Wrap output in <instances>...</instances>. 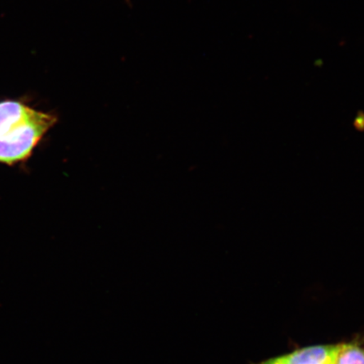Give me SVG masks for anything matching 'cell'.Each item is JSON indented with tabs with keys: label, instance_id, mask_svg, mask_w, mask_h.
Returning <instances> with one entry per match:
<instances>
[{
	"label": "cell",
	"instance_id": "1",
	"mask_svg": "<svg viewBox=\"0 0 364 364\" xmlns=\"http://www.w3.org/2000/svg\"><path fill=\"white\" fill-rule=\"evenodd\" d=\"M56 122L55 117L38 111L31 119L0 136V163L15 165L26 161Z\"/></svg>",
	"mask_w": 364,
	"mask_h": 364
},
{
	"label": "cell",
	"instance_id": "2",
	"mask_svg": "<svg viewBox=\"0 0 364 364\" xmlns=\"http://www.w3.org/2000/svg\"><path fill=\"white\" fill-rule=\"evenodd\" d=\"M36 110L19 102H0V136L6 135L35 116Z\"/></svg>",
	"mask_w": 364,
	"mask_h": 364
},
{
	"label": "cell",
	"instance_id": "3",
	"mask_svg": "<svg viewBox=\"0 0 364 364\" xmlns=\"http://www.w3.org/2000/svg\"><path fill=\"white\" fill-rule=\"evenodd\" d=\"M336 345L312 346L282 356L284 364H332Z\"/></svg>",
	"mask_w": 364,
	"mask_h": 364
},
{
	"label": "cell",
	"instance_id": "4",
	"mask_svg": "<svg viewBox=\"0 0 364 364\" xmlns=\"http://www.w3.org/2000/svg\"><path fill=\"white\" fill-rule=\"evenodd\" d=\"M332 364H364V348L358 343L336 345Z\"/></svg>",
	"mask_w": 364,
	"mask_h": 364
},
{
	"label": "cell",
	"instance_id": "5",
	"mask_svg": "<svg viewBox=\"0 0 364 364\" xmlns=\"http://www.w3.org/2000/svg\"><path fill=\"white\" fill-rule=\"evenodd\" d=\"M259 364H284V363H283V362H282L281 358L277 357V358L269 359V360H267V361H265V362H263V363H259Z\"/></svg>",
	"mask_w": 364,
	"mask_h": 364
}]
</instances>
